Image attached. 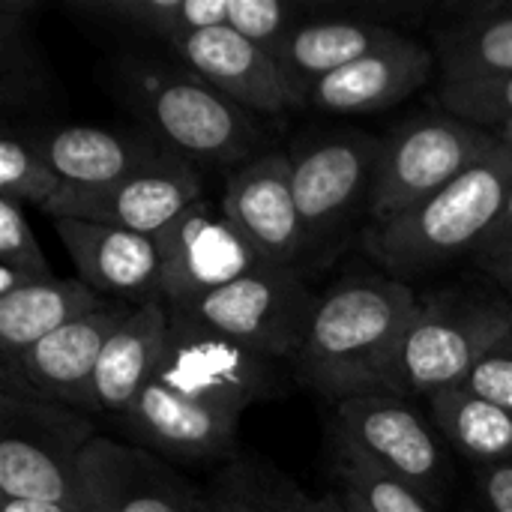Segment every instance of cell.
<instances>
[{"label": "cell", "mask_w": 512, "mask_h": 512, "mask_svg": "<svg viewBox=\"0 0 512 512\" xmlns=\"http://www.w3.org/2000/svg\"><path fill=\"white\" fill-rule=\"evenodd\" d=\"M171 336V309L162 300L138 306L108 339L87 396V414L123 417L156 378Z\"/></svg>", "instance_id": "cell-21"}, {"label": "cell", "mask_w": 512, "mask_h": 512, "mask_svg": "<svg viewBox=\"0 0 512 512\" xmlns=\"http://www.w3.org/2000/svg\"><path fill=\"white\" fill-rule=\"evenodd\" d=\"M63 189L66 183L51 168L33 129L6 120L0 132V195L45 210Z\"/></svg>", "instance_id": "cell-28"}, {"label": "cell", "mask_w": 512, "mask_h": 512, "mask_svg": "<svg viewBox=\"0 0 512 512\" xmlns=\"http://www.w3.org/2000/svg\"><path fill=\"white\" fill-rule=\"evenodd\" d=\"M156 246L162 261V303L171 312H186L261 267L252 246L222 213V204L210 198L186 207L156 237Z\"/></svg>", "instance_id": "cell-12"}, {"label": "cell", "mask_w": 512, "mask_h": 512, "mask_svg": "<svg viewBox=\"0 0 512 512\" xmlns=\"http://www.w3.org/2000/svg\"><path fill=\"white\" fill-rule=\"evenodd\" d=\"M93 438L96 426L84 411L0 396V501L75 507L78 465Z\"/></svg>", "instance_id": "cell-5"}, {"label": "cell", "mask_w": 512, "mask_h": 512, "mask_svg": "<svg viewBox=\"0 0 512 512\" xmlns=\"http://www.w3.org/2000/svg\"><path fill=\"white\" fill-rule=\"evenodd\" d=\"M129 312L132 306L126 303H108L45 336L18 360L0 363V396L57 402L87 414L99 357Z\"/></svg>", "instance_id": "cell-13"}, {"label": "cell", "mask_w": 512, "mask_h": 512, "mask_svg": "<svg viewBox=\"0 0 512 512\" xmlns=\"http://www.w3.org/2000/svg\"><path fill=\"white\" fill-rule=\"evenodd\" d=\"M336 465L342 477V495L357 512H438L429 498L354 456L339 453Z\"/></svg>", "instance_id": "cell-31"}, {"label": "cell", "mask_w": 512, "mask_h": 512, "mask_svg": "<svg viewBox=\"0 0 512 512\" xmlns=\"http://www.w3.org/2000/svg\"><path fill=\"white\" fill-rule=\"evenodd\" d=\"M381 138L333 132L291 150V186L309 249L333 243L372 195Z\"/></svg>", "instance_id": "cell-10"}, {"label": "cell", "mask_w": 512, "mask_h": 512, "mask_svg": "<svg viewBox=\"0 0 512 512\" xmlns=\"http://www.w3.org/2000/svg\"><path fill=\"white\" fill-rule=\"evenodd\" d=\"M105 300L81 279H48L12 294H0V363L18 360L60 327L99 312Z\"/></svg>", "instance_id": "cell-24"}, {"label": "cell", "mask_w": 512, "mask_h": 512, "mask_svg": "<svg viewBox=\"0 0 512 512\" xmlns=\"http://www.w3.org/2000/svg\"><path fill=\"white\" fill-rule=\"evenodd\" d=\"M396 39H402V33H396L372 12L303 18L273 48V57L282 75L288 78L291 90L300 96V102H306V93L318 81Z\"/></svg>", "instance_id": "cell-20"}, {"label": "cell", "mask_w": 512, "mask_h": 512, "mask_svg": "<svg viewBox=\"0 0 512 512\" xmlns=\"http://www.w3.org/2000/svg\"><path fill=\"white\" fill-rule=\"evenodd\" d=\"M54 231L78 267V279L105 300L126 303L132 309L162 300L156 237L81 219H54Z\"/></svg>", "instance_id": "cell-17"}, {"label": "cell", "mask_w": 512, "mask_h": 512, "mask_svg": "<svg viewBox=\"0 0 512 512\" xmlns=\"http://www.w3.org/2000/svg\"><path fill=\"white\" fill-rule=\"evenodd\" d=\"M318 303L321 297L312 294L297 270L261 264L243 279L198 300L183 315H192L204 327L273 363H285L297 360L303 351Z\"/></svg>", "instance_id": "cell-7"}, {"label": "cell", "mask_w": 512, "mask_h": 512, "mask_svg": "<svg viewBox=\"0 0 512 512\" xmlns=\"http://www.w3.org/2000/svg\"><path fill=\"white\" fill-rule=\"evenodd\" d=\"M333 435L339 453L384 471L429 501L444 486L447 459L438 432L396 393H366L336 402Z\"/></svg>", "instance_id": "cell-8"}, {"label": "cell", "mask_w": 512, "mask_h": 512, "mask_svg": "<svg viewBox=\"0 0 512 512\" xmlns=\"http://www.w3.org/2000/svg\"><path fill=\"white\" fill-rule=\"evenodd\" d=\"M219 204L261 264L297 270L309 243L291 186V153H258L228 171Z\"/></svg>", "instance_id": "cell-14"}, {"label": "cell", "mask_w": 512, "mask_h": 512, "mask_svg": "<svg viewBox=\"0 0 512 512\" xmlns=\"http://www.w3.org/2000/svg\"><path fill=\"white\" fill-rule=\"evenodd\" d=\"M498 138H501L507 147H512V120L507 123V126H501V129H498Z\"/></svg>", "instance_id": "cell-39"}, {"label": "cell", "mask_w": 512, "mask_h": 512, "mask_svg": "<svg viewBox=\"0 0 512 512\" xmlns=\"http://www.w3.org/2000/svg\"><path fill=\"white\" fill-rule=\"evenodd\" d=\"M120 423L144 450L180 462H210L234 453L240 417L150 381Z\"/></svg>", "instance_id": "cell-18"}, {"label": "cell", "mask_w": 512, "mask_h": 512, "mask_svg": "<svg viewBox=\"0 0 512 512\" xmlns=\"http://www.w3.org/2000/svg\"><path fill=\"white\" fill-rule=\"evenodd\" d=\"M168 48L186 69L252 114H282L303 105L282 75L273 51L228 27L189 33Z\"/></svg>", "instance_id": "cell-16"}, {"label": "cell", "mask_w": 512, "mask_h": 512, "mask_svg": "<svg viewBox=\"0 0 512 512\" xmlns=\"http://www.w3.org/2000/svg\"><path fill=\"white\" fill-rule=\"evenodd\" d=\"M54 279L24 204L0 195V294Z\"/></svg>", "instance_id": "cell-30"}, {"label": "cell", "mask_w": 512, "mask_h": 512, "mask_svg": "<svg viewBox=\"0 0 512 512\" xmlns=\"http://www.w3.org/2000/svg\"><path fill=\"white\" fill-rule=\"evenodd\" d=\"M306 512H354V507L345 501V495H321V498H309L306 501Z\"/></svg>", "instance_id": "cell-38"}, {"label": "cell", "mask_w": 512, "mask_h": 512, "mask_svg": "<svg viewBox=\"0 0 512 512\" xmlns=\"http://www.w3.org/2000/svg\"><path fill=\"white\" fill-rule=\"evenodd\" d=\"M354 512H357V510H354Z\"/></svg>", "instance_id": "cell-41"}, {"label": "cell", "mask_w": 512, "mask_h": 512, "mask_svg": "<svg viewBox=\"0 0 512 512\" xmlns=\"http://www.w3.org/2000/svg\"><path fill=\"white\" fill-rule=\"evenodd\" d=\"M42 153L60 180L72 189H96L129 177L132 171L156 162L168 147L156 138L108 132L99 126H60L33 129Z\"/></svg>", "instance_id": "cell-22"}, {"label": "cell", "mask_w": 512, "mask_h": 512, "mask_svg": "<svg viewBox=\"0 0 512 512\" xmlns=\"http://www.w3.org/2000/svg\"><path fill=\"white\" fill-rule=\"evenodd\" d=\"M474 480H477V492L483 498L486 512H512V462L477 468Z\"/></svg>", "instance_id": "cell-34"}, {"label": "cell", "mask_w": 512, "mask_h": 512, "mask_svg": "<svg viewBox=\"0 0 512 512\" xmlns=\"http://www.w3.org/2000/svg\"><path fill=\"white\" fill-rule=\"evenodd\" d=\"M498 144V132L453 114H429L402 123L390 138L381 141L369 195L372 228L399 219L429 195L441 192Z\"/></svg>", "instance_id": "cell-6"}, {"label": "cell", "mask_w": 512, "mask_h": 512, "mask_svg": "<svg viewBox=\"0 0 512 512\" xmlns=\"http://www.w3.org/2000/svg\"><path fill=\"white\" fill-rule=\"evenodd\" d=\"M459 387L512 414V333L468 372Z\"/></svg>", "instance_id": "cell-33"}, {"label": "cell", "mask_w": 512, "mask_h": 512, "mask_svg": "<svg viewBox=\"0 0 512 512\" xmlns=\"http://www.w3.org/2000/svg\"><path fill=\"white\" fill-rule=\"evenodd\" d=\"M441 105L459 120L498 132L512 120V75L483 84L441 87Z\"/></svg>", "instance_id": "cell-32"}, {"label": "cell", "mask_w": 512, "mask_h": 512, "mask_svg": "<svg viewBox=\"0 0 512 512\" xmlns=\"http://www.w3.org/2000/svg\"><path fill=\"white\" fill-rule=\"evenodd\" d=\"M435 66L438 57L432 48L402 36L318 81L306 93V102L342 117L384 111L420 90Z\"/></svg>", "instance_id": "cell-19"}, {"label": "cell", "mask_w": 512, "mask_h": 512, "mask_svg": "<svg viewBox=\"0 0 512 512\" xmlns=\"http://www.w3.org/2000/svg\"><path fill=\"white\" fill-rule=\"evenodd\" d=\"M198 512H216V510L210 507V501H207V498H201V507H198Z\"/></svg>", "instance_id": "cell-40"}, {"label": "cell", "mask_w": 512, "mask_h": 512, "mask_svg": "<svg viewBox=\"0 0 512 512\" xmlns=\"http://www.w3.org/2000/svg\"><path fill=\"white\" fill-rule=\"evenodd\" d=\"M36 0H0V105L24 111L48 99L51 72L33 39Z\"/></svg>", "instance_id": "cell-27"}, {"label": "cell", "mask_w": 512, "mask_h": 512, "mask_svg": "<svg viewBox=\"0 0 512 512\" xmlns=\"http://www.w3.org/2000/svg\"><path fill=\"white\" fill-rule=\"evenodd\" d=\"M69 12L174 45L189 33L231 27L234 0H78Z\"/></svg>", "instance_id": "cell-25"}, {"label": "cell", "mask_w": 512, "mask_h": 512, "mask_svg": "<svg viewBox=\"0 0 512 512\" xmlns=\"http://www.w3.org/2000/svg\"><path fill=\"white\" fill-rule=\"evenodd\" d=\"M117 99L144 123L147 135L195 168H240L255 159L261 126L252 111L222 96L192 69L147 57L108 63Z\"/></svg>", "instance_id": "cell-2"}, {"label": "cell", "mask_w": 512, "mask_h": 512, "mask_svg": "<svg viewBox=\"0 0 512 512\" xmlns=\"http://www.w3.org/2000/svg\"><path fill=\"white\" fill-rule=\"evenodd\" d=\"M512 333V303L471 294H438L426 300L402 342L390 393L432 399L459 387L468 372Z\"/></svg>", "instance_id": "cell-4"}, {"label": "cell", "mask_w": 512, "mask_h": 512, "mask_svg": "<svg viewBox=\"0 0 512 512\" xmlns=\"http://www.w3.org/2000/svg\"><path fill=\"white\" fill-rule=\"evenodd\" d=\"M438 438H444L474 468L510 465L512 414L474 396L465 387H447L429 399Z\"/></svg>", "instance_id": "cell-26"}, {"label": "cell", "mask_w": 512, "mask_h": 512, "mask_svg": "<svg viewBox=\"0 0 512 512\" xmlns=\"http://www.w3.org/2000/svg\"><path fill=\"white\" fill-rule=\"evenodd\" d=\"M216 512H306V495L270 468L231 459L204 495Z\"/></svg>", "instance_id": "cell-29"}, {"label": "cell", "mask_w": 512, "mask_h": 512, "mask_svg": "<svg viewBox=\"0 0 512 512\" xmlns=\"http://www.w3.org/2000/svg\"><path fill=\"white\" fill-rule=\"evenodd\" d=\"M444 87L483 84L512 75V3L471 6L435 33Z\"/></svg>", "instance_id": "cell-23"}, {"label": "cell", "mask_w": 512, "mask_h": 512, "mask_svg": "<svg viewBox=\"0 0 512 512\" xmlns=\"http://www.w3.org/2000/svg\"><path fill=\"white\" fill-rule=\"evenodd\" d=\"M474 261L480 264V270H483L486 276H492V279H495V282L512 297V243L495 249V252L477 255Z\"/></svg>", "instance_id": "cell-35"}, {"label": "cell", "mask_w": 512, "mask_h": 512, "mask_svg": "<svg viewBox=\"0 0 512 512\" xmlns=\"http://www.w3.org/2000/svg\"><path fill=\"white\" fill-rule=\"evenodd\" d=\"M204 198V177L189 159L165 150L156 162L132 171L129 177L96 186H66L42 213L54 219H81L111 225L147 237H159L186 207Z\"/></svg>", "instance_id": "cell-11"}, {"label": "cell", "mask_w": 512, "mask_h": 512, "mask_svg": "<svg viewBox=\"0 0 512 512\" xmlns=\"http://www.w3.org/2000/svg\"><path fill=\"white\" fill-rule=\"evenodd\" d=\"M201 498L150 450L102 435L78 465V512H198Z\"/></svg>", "instance_id": "cell-15"}, {"label": "cell", "mask_w": 512, "mask_h": 512, "mask_svg": "<svg viewBox=\"0 0 512 512\" xmlns=\"http://www.w3.org/2000/svg\"><path fill=\"white\" fill-rule=\"evenodd\" d=\"M153 381L180 396L243 417L249 405L273 393L276 363L204 327L192 315L171 312L168 348Z\"/></svg>", "instance_id": "cell-9"}, {"label": "cell", "mask_w": 512, "mask_h": 512, "mask_svg": "<svg viewBox=\"0 0 512 512\" xmlns=\"http://www.w3.org/2000/svg\"><path fill=\"white\" fill-rule=\"evenodd\" d=\"M0 512H78L66 504H45V501H0Z\"/></svg>", "instance_id": "cell-37"}, {"label": "cell", "mask_w": 512, "mask_h": 512, "mask_svg": "<svg viewBox=\"0 0 512 512\" xmlns=\"http://www.w3.org/2000/svg\"><path fill=\"white\" fill-rule=\"evenodd\" d=\"M512 192V147L504 141L465 174L399 219L372 228L369 252L396 276H423L477 252Z\"/></svg>", "instance_id": "cell-3"}, {"label": "cell", "mask_w": 512, "mask_h": 512, "mask_svg": "<svg viewBox=\"0 0 512 512\" xmlns=\"http://www.w3.org/2000/svg\"><path fill=\"white\" fill-rule=\"evenodd\" d=\"M420 306L402 279H342L318 303L294 360L297 378L333 405L366 393H390L393 366Z\"/></svg>", "instance_id": "cell-1"}, {"label": "cell", "mask_w": 512, "mask_h": 512, "mask_svg": "<svg viewBox=\"0 0 512 512\" xmlns=\"http://www.w3.org/2000/svg\"><path fill=\"white\" fill-rule=\"evenodd\" d=\"M507 243H512V192L510 198H507V204H504V210H501V216H498V222L492 225V231L486 234V240L477 246L474 258L477 255H486V252H495V249H501Z\"/></svg>", "instance_id": "cell-36"}]
</instances>
